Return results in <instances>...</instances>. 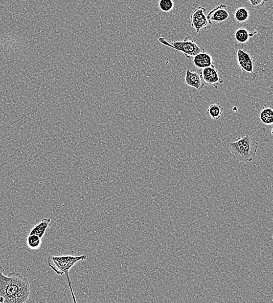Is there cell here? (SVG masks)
<instances>
[{
	"instance_id": "obj_1",
	"label": "cell",
	"mask_w": 273,
	"mask_h": 303,
	"mask_svg": "<svg viewBox=\"0 0 273 303\" xmlns=\"http://www.w3.org/2000/svg\"><path fill=\"white\" fill-rule=\"evenodd\" d=\"M0 267V302H26L31 295V285L27 277L18 271L8 275Z\"/></svg>"
},
{
	"instance_id": "obj_2",
	"label": "cell",
	"mask_w": 273,
	"mask_h": 303,
	"mask_svg": "<svg viewBox=\"0 0 273 303\" xmlns=\"http://www.w3.org/2000/svg\"><path fill=\"white\" fill-rule=\"evenodd\" d=\"M258 148V141L248 134L229 144L232 158L240 163L253 161L256 157Z\"/></svg>"
},
{
	"instance_id": "obj_3",
	"label": "cell",
	"mask_w": 273,
	"mask_h": 303,
	"mask_svg": "<svg viewBox=\"0 0 273 303\" xmlns=\"http://www.w3.org/2000/svg\"><path fill=\"white\" fill-rule=\"evenodd\" d=\"M87 256L82 255H54L49 256L47 258L49 266L52 270L57 273L58 275H66L67 283L69 284L71 295H72L74 302H77L76 297L73 291L72 283L70 276V271L75 264L80 262L86 259Z\"/></svg>"
},
{
	"instance_id": "obj_4",
	"label": "cell",
	"mask_w": 273,
	"mask_h": 303,
	"mask_svg": "<svg viewBox=\"0 0 273 303\" xmlns=\"http://www.w3.org/2000/svg\"><path fill=\"white\" fill-rule=\"evenodd\" d=\"M158 41L166 47L173 49L183 53L185 56L190 60H191L196 54L204 52V49L197 45L190 36L186 37L183 41H174L171 44L167 41L165 38L161 37L158 38Z\"/></svg>"
},
{
	"instance_id": "obj_5",
	"label": "cell",
	"mask_w": 273,
	"mask_h": 303,
	"mask_svg": "<svg viewBox=\"0 0 273 303\" xmlns=\"http://www.w3.org/2000/svg\"><path fill=\"white\" fill-rule=\"evenodd\" d=\"M237 60L241 70V79L243 82L251 83L256 78L254 71V60L253 56L245 50L238 49L237 52Z\"/></svg>"
},
{
	"instance_id": "obj_6",
	"label": "cell",
	"mask_w": 273,
	"mask_h": 303,
	"mask_svg": "<svg viewBox=\"0 0 273 303\" xmlns=\"http://www.w3.org/2000/svg\"><path fill=\"white\" fill-rule=\"evenodd\" d=\"M206 11L207 9L204 7L199 6L191 14V26L196 33H199L201 29L207 28L209 25Z\"/></svg>"
},
{
	"instance_id": "obj_7",
	"label": "cell",
	"mask_w": 273,
	"mask_h": 303,
	"mask_svg": "<svg viewBox=\"0 0 273 303\" xmlns=\"http://www.w3.org/2000/svg\"><path fill=\"white\" fill-rule=\"evenodd\" d=\"M201 74L204 85L212 86L216 89L220 84L224 82L214 65L201 69Z\"/></svg>"
},
{
	"instance_id": "obj_8",
	"label": "cell",
	"mask_w": 273,
	"mask_h": 303,
	"mask_svg": "<svg viewBox=\"0 0 273 303\" xmlns=\"http://www.w3.org/2000/svg\"><path fill=\"white\" fill-rule=\"evenodd\" d=\"M226 8L225 4H220L210 11L207 16L209 25H212L213 23H222L228 19L230 14Z\"/></svg>"
},
{
	"instance_id": "obj_9",
	"label": "cell",
	"mask_w": 273,
	"mask_h": 303,
	"mask_svg": "<svg viewBox=\"0 0 273 303\" xmlns=\"http://www.w3.org/2000/svg\"><path fill=\"white\" fill-rule=\"evenodd\" d=\"M185 82L189 86L194 88L197 91L202 90L204 84L201 78V71L192 72L190 69L186 71Z\"/></svg>"
},
{
	"instance_id": "obj_10",
	"label": "cell",
	"mask_w": 273,
	"mask_h": 303,
	"mask_svg": "<svg viewBox=\"0 0 273 303\" xmlns=\"http://www.w3.org/2000/svg\"><path fill=\"white\" fill-rule=\"evenodd\" d=\"M192 59L194 66L200 70L213 66L215 63L211 55L205 52L196 54Z\"/></svg>"
},
{
	"instance_id": "obj_11",
	"label": "cell",
	"mask_w": 273,
	"mask_h": 303,
	"mask_svg": "<svg viewBox=\"0 0 273 303\" xmlns=\"http://www.w3.org/2000/svg\"><path fill=\"white\" fill-rule=\"evenodd\" d=\"M50 222H51V219L43 218L41 221L36 224L35 226L32 227L29 234H36L42 238L44 236L46 230L50 226Z\"/></svg>"
},
{
	"instance_id": "obj_12",
	"label": "cell",
	"mask_w": 273,
	"mask_h": 303,
	"mask_svg": "<svg viewBox=\"0 0 273 303\" xmlns=\"http://www.w3.org/2000/svg\"><path fill=\"white\" fill-rule=\"evenodd\" d=\"M259 119L264 125H271L273 124V111L270 107H264L259 115Z\"/></svg>"
},
{
	"instance_id": "obj_13",
	"label": "cell",
	"mask_w": 273,
	"mask_h": 303,
	"mask_svg": "<svg viewBox=\"0 0 273 303\" xmlns=\"http://www.w3.org/2000/svg\"><path fill=\"white\" fill-rule=\"evenodd\" d=\"M223 110V107H221L220 105L213 104L208 107L207 111V115L208 117H211V119L213 120H219L221 119Z\"/></svg>"
},
{
	"instance_id": "obj_14",
	"label": "cell",
	"mask_w": 273,
	"mask_h": 303,
	"mask_svg": "<svg viewBox=\"0 0 273 303\" xmlns=\"http://www.w3.org/2000/svg\"><path fill=\"white\" fill-rule=\"evenodd\" d=\"M250 37V32L245 28H239L235 32V39L239 44H246Z\"/></svg>"
},
{
	"instance_id": "obj_15",
	"label": "cell",
	"mask_w": 273,
	"mask_h": 303,
	"mask_svg": "<svg viewBox=\"0 0 273 303\" xmlns=\"http://www.w3.org/2000/svg\"><path fill=\"white\" fill-rule=\"evenodd\" d=\"M234 18L239 23H245L249 19L250 13L245 7H239L234 12Z\"/></svg>"
},
{
	"instance_id": "obj_16",
	"label": "cell",
	"mask_w": 273,
	"mask_h": 303,
	"mask_svg": "<svg viewBox=\"0 0 273 303\" xmlns=\"http://www.w3.org/2000/svg\"><path fill=\"white\" fill-rule=\"evenodd\" d=\"M42 244L41 238L36 234H29L27 239V245L31 250L39 249Z\"/></svg>"
},
{
	"instance_id": "obj_17",
	"label": "cell",
	"mask_w": 273,
	"mask_h": 303,
	"mask_svg": "<svg viewBox=\"0 0 273 303\" xmlns=\"http://www.w3.org/2000/svg\"><path fill=\"white\" fill-rule=\"evenodd\" d=\"M160 9L164 12H169L173 10L174 3L173 0H159Z\"/></svg>"
},
{
	"instance_id": "obj_18",
	"label": "cell",
	"mask_w": 273,
	"mask_h": 303,
	"mask_svg": "<svg viewBox=\"0 0 273 303\" xmlns=\"http://www.w3.org/2000/svg\"><path fill=\"white\" fill-rule=\"evenodd\" d=\"M251 4V7L255 9H258V8L262 7L264 5L268 0H248Z\"/></svg>"
}]
</instances>
